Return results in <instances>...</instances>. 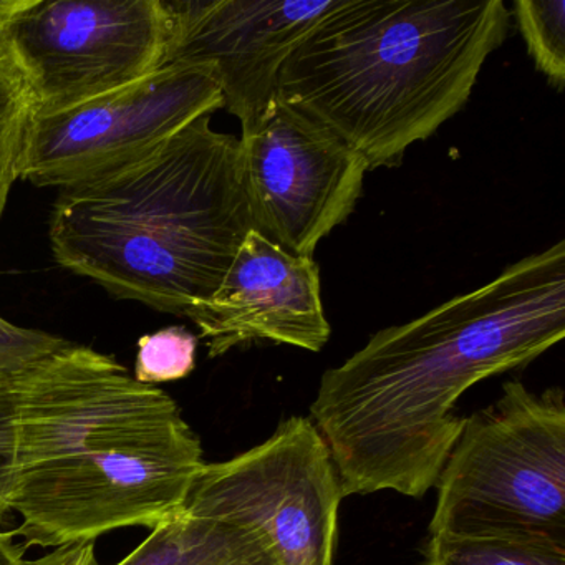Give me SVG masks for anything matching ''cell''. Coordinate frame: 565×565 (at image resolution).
Instances as JSON below:
<instances>
[{
	"label": "cell",
	"instance_id": "cell-1",
	"mask_svg": "<svg viewBox=\"0 0 565 565\" xmlns=\"http://www.w3.org/2000/svg\"><path fill=\"white\" fill-rule=\"evenodd\" d=\"M565 335V243L505 267L491 282L379 330L320 380L310 415L343 498L436 486L472 385L527 365Z\"/></svg>",
	"mask_w": 565,
	"mask_h": 565
},
{
	"label": "cell",
	"instance_id": "cell-2",
	"mask_svg": "<svg viewBox=\"0 0 565 565\" xmlns=\"http://www.w3.org/2000/svg\"><path fill=\"white\" fill-rule=\"evenodd\" d=\"M203 446L178 403L115 356L68 343L4 375L0 509L45 548L183 514Z\"/></svg>",
	"mask_w": 565,
	"mask_h": 565
},
{
	"label": "cell",
	"instance_id": "cell-3",
	"mask_svg": "<svg viewBox=\"0 0 565 565\" xmlns=\"http://www.w3.org/2000/svg\"><path fill=\"white\" fill-rule=\"evenodd\" d=\"M49 226L64 269L186 317L216 292L253 231L241 140L204 115L148 157L61 190Z\"/></svg>",
	"mask_w": 565,
	"mask_h": 565
},
{
	"label": "cell",
	"instance_id": "cell-4",
	"mask_svg": "<svg viewBox=\"0 0 565 565\" xmlns=\"http://www.w3.org/2000/svg\"><path fill=\"white\" fill-rule=\"evenodd\" d=\"M509 25L502 0H339L280 68L277 97L370 170L398 167L468 104Z\"/></svg>",
	"mask_w": 565,
	"mask_h": 565
},
{
	"label": "cell",
	"instance_id": "cell-5",
	"mask_svg": "<svg viewBox=\"0 0 565 565\" xmlns=\"http://www.w3.org/2000/svg\"><path fill=\"white\" fill-rule=\"evenodd\" d=\"M436 486L431 535L565 547L564 392L504 383L499 399L466 418Z\"/></svg>",
	"mask_w": 565,
	"mask_h": 565
},
{
	"label": "cell",
	"instance_id": "cell-6",
	"mask_svg": "<svg viewBox=\"0 0 565 565\" xmlns=\"http://www.w3.org/2000/svg\"><path fill=\"white\" fill-rule=\"evenodd\" d=\"M343 492L326 439L292 416L266 441L204 465L184 512L263 532L282 565H333Z\"/></svg>",
	"mask_w": 565,
	"mask_h": 565
},
{
	"label": "cell",
	"instance_id": "cell-7",
	"mask_svg": "<svg viewBox=\"0 0 565 565\" xmlns=\"http://www.w3.org/2000/svg\"><path fill=\"white\" fill-rule=\"evenodd\" d=\"M38 114L77 107L161 68L164 0H28L0 29Z\"/></svg>",
	"mask_w": 565,
	"mask_h": 565
},
{
	"label": "cell",
	"instance_id": "cell-8",
	"mask_svg": "<svg viewBox=\"0 0 565 565\" xmlns=\"http://www.w3.org/2000/svg\"><path fill=\"white\" fill-rule=\"evenodd\" d=\"M224 108L216 78L200 65H168L67 110L35 114L21 180L65 188L115 173Z\"/></svg>",
	"mask_w": 565,
	"mask_h": 565
},
{
	"label": "cell",
	"instance_id": "cell-9",
	"mask_svg": "<svg viewBox=\"0 0 565 565\" xmlns=\"http://www.w3.org/2000/svg\"><path fill=\"white\" fill-rule=\"evenodd\" d=\"M239 140L253 231L287 253L313 257L355 211L370 171L365 158L277 95Z\"/></svg>",
	"mask_w": 565,
	"mask_h": 565
},
{
	"label": "cell",
	"instance_id": "cell-10",
	"mask_svg": "<svg viewBox=\"0 0 565 565\" xmlns=\"http://www.w3.org/2000/svg\"><path fill=\"white\" fill-rule=\"evenodd\" d=\"M339 0H164L170 41L163 65H200L220 85L224 108L253 127L277 95L294 49Z\"/></svg>",
	"mask_w": 565,
	"mask_h": 565
},
{
	"label": "cell",
	"instance_id": "cell-11",
	"mask_svg": "<svg viewBox=\"0 0 565 565\" xmlns=\"http://www.w3.org/2000/svg\"><path fill=\"white\" fill-rule=\"evenodd\" d=\"M211 359L257 340L320 352L330 340L313 257L250 231L216 292L190 310Z\"/></svg>",
	"mask_w": 565,
	"mask_h": 565
},
{
	"label": "cell",
	"instance_id": "cell-12",
	"mask_svg": "<svg viewBox=\"0 0 565 565\" xmlns=\"http://www.w3.org/2000/svg\"><path fill=\"white\" fill-rule=\"evenodd\" d=\"M115 565H282L269 539L250 525L188 512L151 529Z\"/></svg>",
	"mask_w": 565,
	"mask_h": 565
},
{
	"label": "cell",
	"instance_id": "cell-13",
	"mask_svg": "<svg viewBox=\"0 0 565 565\" xmlns=\"http://www.w3.org/2000/svg\"><path fill=\"white\" fill-rule=\"evenodd\" d=\"M38 114L34 95L0 34V220L15 181L21 180L25 141Z\"/></svg>",
	"mask_w": 565,
	"mask_h": 565
},
{
	"label": "cell",
	"instance_id": "cell-14",
	"mask_svg": "<svg viewBox=\"0 0 565 565\" xmlns=\"http://www.w3.org/2000/svg\"><path fill=\"white\" fill-rule=\"evenodd\" d=\"M425 565H565V547L515 537L429 535Z\"/></svg>",
	"mask_w": 565,
	"mask_h": 565
},
{
	"label": "cell",
	"instance_id": "cell-15",
	"mask_svg": "<svg viewBox=\"0 0 565 565\" xmlns=\"http://www.w3.org/2000/svg\"><path fill=\"white\" fill-rule=\"evenodd\" d=\"M511 15L535 68L552 87L562 92L565 84L564 0H518L512 4Z\"/></svg>",
	"mask_w": 565,
	"mask_h": 565
},
{
	"label": "cell",
	"instance_id": "cell-16",
	"mask_svg": "<svg viewBox=\"0 0 565 565\" xmlns=\"http://www.w3.org/2000/svg\"><path fill=\"white\" fill-rule=\"evenodd\" d=\"M198 339L184 327H168L138 342L135 379L145 385L186 379L196 365Z\"/></svg>",
	"mask_w": 565,
	"mask_h": 565
},
{
	"label": "cell",
	"instance_id": "cell-17",
	"mask_svg": "<svg viewBox=\"0 0 565 565\" xmlns=\"http://www.w3.org/2000/svg\"><path fill=\"white\" fill-rule=\"evenodd\" d=\"M67 340L41 330L22 329L0 317V373L19 372L67 347Z\"/></svg>",
	"mask_w": 565,
	"mask_h": 565
},
{
	"label": "cell",
	"instance_id": "cell-18",
	"mask_svg": "<svg viewBox=\"0 0 565 565\" xmlns=\"http://www.w3.org/2000/svg\"><path fill=\"white\" fill-rule=\"evenodd\" d=\"M25 565H100L95 555L94 542L54 548L42 557L32 558Z\"/></svg>",
	"mask_w": 565,
	"mask_h": 565
},
{
	"label": "cell",
	"instance_id": "cell-19",
	"mask_svg": "<svg viewBox=\"0 0 565 565\" xmlns=\"http://www.w3.org/2000/svg\"><path fill=\"white\" fill-rule=\"evenodd\" d=\"M25 4L28 0H0V29L4 28Z\"/></svg>",
	"mask_w": 565,
	"mask_h": 565
},
{
	"label": "cell",
	"instance_id": "cell-20",
	"mask_svg": "<svg viewBox=\"0 0 565 565\" xmlns=\"http://www.w3.org/2000/svg\"><path fill=\"white\" fill-rule=\"evenodd\" d=\"M2 383H4V373H0V390H2Z\"/></svg>",
	"mask_w": 565,
	"mask_h": 565
},
{
	"label": "cell",
	"instance_id": "cell-21",
	"mask_svg": "<svg viewBox=\"0 0 565 565\" xmlns=\"http://www.w3.org/2000/svg\"><path fill=\"white\" fill-rule=\"evenodd\" d=\"M4 514H8V512H4V511H2V509H0V519H2V515H4Z\"/></svg>",
	"mask_w": 565,
	"mask_h": 565
}]
</instances>
